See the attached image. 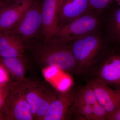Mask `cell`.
<instances>
[{
	"label": "cell",
	"instance_id": "cell-7",
	"mask_svg": "<svg viewBox=\"0 0 120 120\" xmlns=\"http://www.w3.org/2000/svg\"><path fill=\"white\" fill-rule=\"evenodd\" d=\"M42 24L41 5L34 1L19 22L10 30L22 39L28 40L37 34Z\"/></svg>",
	"mask_w": 120,
	"mask_h": 120
},
{
	"label": "cell",
	"instance_id": "cell-6",
	"mask_svg": "<svg viewBox=\"0 0 120 120\" xmlns=\"http://www.w3.org/2000/svg\"><path fill=\"white\" fill-rule=\"evenodd\" d=\"M99 24L98 17L86 12L62 26L54 37L68 43L82 36L94 33Z\"/></svg>",
	"mask_w": 120,
	"mask_h": 120
},
{
	"label": "cell",
	"instance_id": "cell-4",
	"mask_svg": "<svg viewBox=\"0 0 120 120\" xmlns=\"http://www.w3.org/2000/svg\"><path fill=\"white\" fill-rule=\"evenodd\" d=\"M1 112L4 120H33L22 81L9 84Z\"/></svg>",
	"mask_w": 120,
	"mask_h": 120
},
{
	"label": "cell",
	"instance_id": "cell-24",
	"mask_svg": "<svg viewBox=\"0 0 120 120\" xmlns=\"http://www.w3.org/2000/svg\"><path fill=\"white\" fill-rule=\"evenodd\" d=\"M1 9H2V8H1V7L0 5V15L1 12Z\"/></svg>",
	"mask_w": 120,
	"mask_h": 120
},
{
	"label": "cell",
	"instance_id": "cell-2",
	"mask_svg": "<svg viewBox=\"0 0 120 120\" xmlns=\"http://www.w3.org/2000/svg\"><path fill=\"white\" fill-rule=\"evenodd\" d=\"M70 47L76 62L75 71L83 74L89 72L104 47L101 37L93 33L86 35L71 42Z\"/></svg>",
	"mask_w": 120,
	"mask_h": 120
},
{
	"label": "cell",
	"instance_id": "cell-21",
	"mask_svg": "<svg viewBox=\"0 0 120 120\" xmlns=\"http://www.w3.org/2000/svg\"><path fill=\"white\" fill-rule=\"evenodd\" d=\"M6 71V69L0 64V83H5L7 81L8 76Z\"/></svg>",
	"mask_w": 120,
	"mask_h": 120
},
{
	"label": "cell",
	"instance_id": "cell-9",
	"mask_svg": "<svg viewBox=\"0 0 120 120\" xmlns=\"http://www.w3.org/2000/svg\"><path fill=\"white\" fill-rule=\"evenodd\" d=\"M88 83L94 90L98 103L105 108L109 116L120 108V90L95 79H91Z\"/></svg>",
	"mask_w": 120,
	"mask_h": 120
},
{
	"label": "cell",
	"instance_id": "cell-19",
	"mask_svg": "<svg viewBox=\"0 0 120 120\" xmlns=\"http://www.w3.org/2000/svg\"><path fill=\"white\" fill-rule=\"evenodd\" d=\"M113 0H88L89 7L97 10H103L107 8Z\"/></svg>",
	"mask_w": 120,
	"mask_h": 120
},
{
	"label": "cell",
	"instance_id": "cell-22",
	"mask_svg": "<svg viewBox=\"0 0 120 120\" xmlns=\"http://www.w3.org/2000/svg\"><path fill=\"white\" fill-rule=\"evenodd\" d=\"M107 120H120V107L109 116Z\"/></svg>",
	"mask_w": 120,
	"mask_h": 120
},
{
	"label": "cell",
	"instance_id": "cell-14",
	"mask_svg": "<svg viewBox=\"0 0 120 120\" xmlns=\"http://www.w3.org/2000/svg\"><path fill=\"white\" fill-rule=\"evenodd\" d=\"M0 64L11 74L15 82L25 79L26 62L23 56L12 57H0Z\"/></svg>",
	"mask_w": 120,
	"mask_h": 120
},
{
	"label": "cell",
	"instance_id": "cell-17",
	"mask_svg": "<svg viewBox=\"0 0 120 120\" xmlns=\"http://www.w3.org/2000/svg\"><path fill=\"white\" fill-rule=\"evenodd\" d=\"M72 107L75 108L76 112L86 120H93V106L73 103Z\"/></svg>",
	"mask_w": 120,
	"mask_h": 120
},
{
	"label": "cell",
	"instance_id": "cell-20",
	"mask_svg": "<svg viewBox=\"0 0 120 120\" xmlns=\"http://www.w3.org/2000/svg\"><path fill=\"white\" fill-rule=\"evenodd\" d=\"M26 0H0V5L2 8Z\"/></svg>",
	"mask_w": 120,
	"mask_h": 120
},
{
	"label": "cell",
	"instance_id": "cell-1",
	"mask_svg": "<svg viewBox=\"0 0 120 120\" xmlns=\"http://www.w3.org/2000/svg\"><path fill=\"white\" fill-rule=\"evenodd\" d=\"M67 42L54 38L37 45L34 56L44 68H53L66 72L75 71L76 62Z\"/></svg>",
	"mask_w": 120,
	"mask_h": 120
},
{
	"label": "cell",
	"instance_id": "cell-11",
	"mask_svg": "<svg viewBox=\"0 0 120 120\" xmlns=\"http://www.w3.org/2000/svg\"><path fill=\"white\" fill-rule=\"evenodd\" d=\"M34 0H26L3 8L0 15L1 32L11 30L19 22Z\"/></svg>",
	"mask_w": 120,
	"mask_h": 120
},
{
	"label": "cell",
	"instance_id": "cell-15",
	"mask_svg": "<svg viewBox=\"0 0 120 120\" xmlns=\"http://www.w3.org/2000/svg\"><path fill=\"white\" fill-rule=\"evenodd\" d=\"M108 28L110 39L120 45V8L112 13L109 20Z\"/></svg>",
	"mask_w": 120,
	"mask_h": 120
},
{
	"label": "cell",
	"instance_id": "cell-13",
	"mask_svg": "<svg viewBox=\"0 0 120 120\" xmlns=\"http://www.w3.org/2000/svg\"><path fill=\"white\" fill-rule=\"evenodd\" d=\"M89 8L88 0H63L58 15L60 29L69 22L86 13Z\"/></svg>",
	"mask_w": 120,
	"mask_h": 120
},
{
	"label": "cell",
	"instance_id": "cell-8",
	"mask_svg": "<svg viewBox=\"0 0 120 120\" xmlns=\"http://www.w3.org/2000/svg\"><path fill=\"white\" fill-rule=\"evenodd\" d=\"M63 0H43L41 4L44 41L55 37L59 30L58 15Z\"/></svg>",
	"mask_w": 120,
	"mask_h": 120
},
{
	"label": "cell",
	"instance_id": "cell-10",
	"mask_svg": "<svg viewBox=\"0 0 120 120\" xmlns=\"http://www.w3.org/2000/svg\"><path fill=\"white\" fill-rule=\"evenodd\" d=\"M75 94L72 90L59 92L52 101L42 120H62L67 118L75 100Z\"/></svg>",
	"mask_w": 120,
	"mask_h": 120
},
{
	"label": "cell",
	"instance_id": "cell-18",
	"mask_svg": "<svg viewBox=\"0 0 120 120\" xmlns=\"http://www.w3.org/2000/svg\"><path fill=\"white\" fill-rule=\"evenodd\" d=\"M109 116L105 108L98 102L93 106V120H107Z\"/></svg>",
	"mask_w": 120,
	"mask_h": 120
},
{
	"label": "cell",
	"instance_id": "cell-3",
	"mask_svg": "<svg viewBox=\"0 0 120 120\" xmlns=\"http://www.w3.org/2000/svg\"><path fill=\"white\" fill-rule=\"evenodd\" d=\"M22 83L34 120H43L50 105L59 92L43 81L25 79Z\"/></svg>",
	"mask_w": 120,
	"mask_h": 120
},
{
	"label": "cell",
	"instance_id": "cell-12",
	"mask_svg": "<svg viewBox=\"0 0 120 120\" xmlns=\"http://www.w3.org/2000/svg\"><path fill=\"white\" fill-rule=\"evenodd\" d=\"M24 46L22 39L10 30L2 31L0 36V57L23 56Z\"/></svg>",
	"mask_w": 120,
	"mask_h": 120
},
{
	"label": "cell",
	"instance_id": "cell-16",
	"mask_svg": "<svg viewBox=\"0 0 120 120\" xmlns=\"http://www.w3.org/2000/svg\"><path fill=\"white\" fill-rule=\"evenodd\" d=\"M98 102L94 91L88 83L75 94L73 103L93 106Z\"/></svg>",
	"mask_w": 120,
	"mask_h": 120
},
{
	"label": "cell",
	"instance_id": "cell-5",
	"mask_svg": "<svg viewBox=\"0 0 120 120\" xmlns=\"http://www.w3.org/2000/svg\"><path fill=\"white\" fill-rule=\"evenodd\" d=\"M94 78L120 90V51L110 50L90 71Z\"/></svg>",
	"mask_w": 120,
	"mask_h": 120
},
{
	"label": "cell",
	"instance_id": "cell-23",
	"mask_svg": "<svg viewBox=\"0 0 120 120\" xmlns=\"http://www.w3.org/2000/svg\"><path fill=\"white\" fill-rule=\"evenodd\" d=\"M116 0L117 1V3H118V4L120 5V0Z\"/></svg>",
	"mask_w": 120,
	"mask_h": 120
},
{
	"label": "cell",
	"instance_id": "cell-25",
	"mask_svg": "<svg viewBox=\"0 0 120 120\" xmlns=\"http://www.w3.org/2000/svg\"><path fill=\"white\" fill-rule=\"evenodd\" d=\"M1 31L0 30V36L1 34Z\"/></svg>",
	"mask_w": 120,
	"mask_h": 120
}]
</instances>
